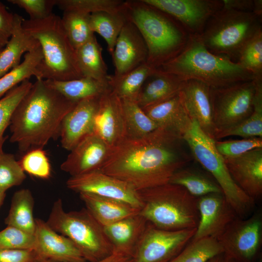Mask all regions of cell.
Segmentation results:
<instances>
[{"mask_svg": "<svg viewBox=\"0 0 262 262\" xmlns=\"http://www.w3.org/2000/svg\"><path fill=\"white\" fill-rule=\"evenodd\" d=\"M223 8L253 13L262 17V0H222Z\"/></svg>", "mask_w": 262, "mask_h": 262, "instance_id": "obj_47", "label": "cell"}, {"mask_svg": "<svg viewBox=\"0 0 262 262\" xmlns=\"http://www.w3.org/2000/svg\"><path fill=\"white\" fill-rule=\"evenodd\" d=\"M69 189L112 198L140 210L143 203L139 192L129 183L100 170L71 176L66 181Z\"/></svg>", "mask_w": 262, "mask_h": 262, "instance_id": "obj_14", "label": "cell"}, {"mask_svg": "<svg viewBox=\"0 0 262 262\" xmlns=\"http://www.w3.org/2000/svg\"><path fill=\"white\" fill-rule=\"evenodd\" d=\"M102 50L95 35L76 49L78 65L83 77L98 80L108 78V67L103 59Z\"/></svg>", "mask_w": 262, "mask_h": 262, "instance_id": "obj_31", "label": "cell"}, {"mask_svg": "<svg viewBox=\"0 0 262 262\" xmlns=\"http://www.w3.org/2000/svg\"><path fill=\"white\" fill-rule=\"evenodd\" d=\"M168 14L188 34L200 35L209 19L223 7L220 0H143Z\"/></svg>", "mask_w": 262, "mask_h": 262, "instance_id": "obj_13", "label": "cell"}, {"mask_svg": "<svg viewBox=\"0 0 262 262\" xmlns=\"http://www.w3.org/2000/svg\"><path fill=\"white\" fill-rule=\"evenodd\" d=\"M2 49H0V53H1V51H2Z\"/></svg>", "mask_w": 262, "mask_h": 262, "instance_id": "obj_53", "label": "cell"}, {"mask_svg": "<svg viewBox=\"0 0 262 262\" xmlns=\"http://www.w3.org/2000/svg\"><path fill=\"white\" fill-rule=\"evenodd\" d=\"M199 220L192 240L212 237L216 239L237 215L222 193L197 197Z\"/></svg>", "mask_w": 262, "mask_h": 262, "instance_id": "obj_16", "label": "cell"}, {"mask_svg": "<svg viewBox=\"0 0 262 262\" xmlns=\"http://www.w3.org/2000/svg\"><path fill=\"white\" fill-rule=\"evenodd\" d=\"M90 15L74 11L63 12L62 21L68 37L75 49L94 35L90 26Z\"/></svg>", "mask_w": 262, "mask_h": 262, "instance_id": "obj_38", "label": "cell"}, {"mask_svg": "<svg viewBox=\"0 0 262 262\" xmlns=\"http://www.w3.org/2000/svg\"><path fill=\"white\" fill-rule=\"evenodd\" d=\"M43 59L40 45L24 55L23 61L0 78V98L8 91L32 76L40 79L37 69Z\"/></svg>", "mask_w": 262, "mask_h": 262, "instance_id": "obj_34", "label": "cell"}, {"mask_svg": "<svg viewBox=\"0 0 262 262\" xmlns=\"http://www.w3.org/2000/svg\"><path fill=\"white\" fill-rule=\"evenodd\" d=\"M237 63L251 73L254 80L262 79V29L259 28L241 49Z\"/></svg>", "mask_w": 262, "mask_h": 262, "instance_id": "obj_40", "label": "cell"}, {"mask_svg": "<svg viewBox=\"0 0 262 262\" xmlns=\"http://www.w3.org/2000/svg\"><path fill=\"white\" fill-rule=\"evenodd\" d=\"M26 178L14 155L4 152L0 155V190L20 185Z\"/></svg>", "mask_w": 262, "mask_h": 262, "instance_id": "obj_43", "label": "cell"}, {"mask_svg": "<svg viewBox=\"0 0 262 262\" xmlns=\"http://www.w3.org/2000/svg\"><path fill=\"white\" fill-rule=\"evenodd\" d=\"M183 138L191 155L212 175L237 216L245 218L253 208L255 200L232 179L223 157L215 147L214 140L208 136L194 120Z\"/></svg>", "mask_w": 262, "mask_h": 262, "instance_id": "obj_9", "label": "cell"}, {"mask_svg": "<svg viewBox=\"0 0 262 262\" xmlns=\"http://www.w3.org/2000/svg\"><path fill=\"white\" fill-rule=\"evenodd\" d=\"M77 103L36 79L16 107L11 119L10 141L20 151L43 148L59 136L62 121Z\"/></svg>", "mask_w": 262, "mask_h": 262, "instance_id": "obj_2", "label": "cell"}, {"mask_svg": "<svg viewBox=\"0 0 262 262\" xmlns=\"http://www.w3.org/2000/svg\"><path fill=\"white\" fill-rule=\"evenodd\" d=\"M138 191L143 203L139 213L148 223L168 230L196 228L197 197L182 186L168 183Z\"/></svg>", "mask_w": 262, "mask_h": 262, "instance_id": "obj_6", "label": "cell"}, {"mask_svg": "<svg viewBox=\"0 0 262 262\" xmlns=\"http://www.w3.org/2000/svg\"><path fill=\"white\" fill-rule=\"evenodd\" d=\"M132 257L130 255L114 251L113 253L107 257L96 262H132ZM32 262H54L49 261H33Z\"/></svg>", "mask_w": 262, "mask_h": 262, "instance_id": "obj_50", "label": "cell"}, {"mask_svg": "<svg viewBox=\"0 0 262 262\" xmlns=\"http://www.w3.org/2000/svg\"><path fill=\"white\" fill-rule=\"evenodd\" d=\"M6 196V191L0 190V207L2 205Z\"/></svg>", "mask_w": 262, "mask_h": 262, "instance_id": "obj_52", "label": "cell"}, {"mask_svg": "<svg viewBox=\"0 0 262 262\" xmlns=\"http://www.w3.org/2000/svg\"><path fill=\"white\" fill-rule=\"evenodd\" d=\"M148 224L139 213L103 227L114 251L132 257L135 248Z\"/></svg>", "mask_w": 262, "mask_h": 262, "instance_id": "obj_23", "label": "cell"}, {"mask_svg": "<svg viewBox=\"0 0 262 262\" xmlns=\"http://www.w3.org/2000/svg\"><path fill=\"white\" fill-rule=\"evenodd\" d=\"M32 84L29 79L25 80L8 91L0 99V155L4 152L3 146L5 140L4 133L10 125L16 107Z\"/></svg>", "mask_w": 262, "mask_h": 262, "instance_id": "obj_39", "label": "cell"}, {"mask_svg": "<svg viewBox=\"0 0 262 262\" xmlns=\"http://www.w3.org/2000/svg\"><path fill=\"white\" fill-rule=\"evenodd\" d=\"M14 25V14L7 10L0 1V49H3L12 33Z\"/></svg>", "mask_w": 262, "mask_h": 262, "instance_id": "obj_48", "label": "cell"}, {"mask_svg": "<svg viewBox=\"0 0 262 262\" xmlns=\"http://www.w3.org/2000/svg\"><path fill=\"white\" fill-rule=\"evenodd\" d=\"M35 245L34 235L16 227L7 226L0 231V250L31 249Z\"/></svg>", "mask_w": 262, "mask_h": 262, "instance_id": "obj_44", "label": "cell"}, {"mask_svg": "<svg viewBox=\"0 0 262 262\" xmlns=\"http://www.w3.org/2000/svg\"><path fill=\"white\" fill-rule=\"evenodd\" d=\"M142 87L136 102L142 109L157 104L178 95L185 81L170 73L158 71L149 77Z\"/></svg>", "mask_w": 262, "mask_h": 262, "instance_id": "obj_27", "label": "cell"}, {"mask_svg": "<svg viewBox=\"0 0 262 262\" xmlns=\"http://www.w3.org/2000/svg\"><path fill=\"white\" fill-rule=\"evenodd\" d=\"M208 262H237L232 258H230L224 252L221 253L212 259Z\"/></svg>", "mask_w": 262, "mask_h": 262, "instance_id": "obj_51", "label": "cell"}, {"mask_svg": "<svg viewBox=\"0 0 262 262\" xmlns=\"http://www.w3.org/2000/svg\"><path fill=\"white\" fill-rule=\"evenodd\" d=\"M93 133L111 147L127 137L121 101L111 89L99 98L94 120Z\"/></svg>", "mask_w": 262, "mask_h": 262, "instance_id": "obj_17", "label": "cell"}, {"mask_svg": "<svg viewBox=\"0 0 262 262\" xmlns=\"http://www.w3.org/2000/svg\"><path fill=\"white\" fill-rule=\"evenodd\" d=\"M127 21L124 6L121 11L117 12H99L91 14L89 16L91 30L104 39L111 55L118 36Z\"/></svg>", "mask_w": 262, "mask_h": 262, "instance_id": "obj_32", "label": "cell"}, {"mask_svg": "<svg viewBox=\"0 0 262 262\" xmlns=\"http://www.w3.org/2000/svg\"><path fill=\"white\" fill-rule=\"evenodd\" d=\"M35 223L34 261L87 262L69 238L56 232L41 219H35Z\"/></svg>", "mask_w": 262, "mask_h": 262, "instance_id": "obj_15", "label": "cell"}, {"mask_svg": "<svg viewBox=\"0 0 262 262\" xmlns=\"http://www.w3.org/2000/svg\"><path fill=\"white\" fill-rule=\"evenodd\" d=\"M33 197L29 189L16 191L12 198L5 224L34 235L36 223L33 214Z\"/></svg>", "mask_w": 262, "mask_h": 262, "instance_id": "obj_29", "label": "cell"}, {"mask_svg": "<svg viewBox=\"0 0 262 262\" xmlns=\"http://www.w3.org/2000/svg\"><path fill=\"white\" fill-rule=\"evenodd\" d=\"M100 97L78 102L64 117L59 132L64 148L70 151L83 138L93 133L94 120Z\"/></svg>", "mask_w": 262, "mask_h": 262, "instance_id": "obj_21", "label": "cell"}, {"mask_svg": "<svg viewBox=\"0 0 262 262\" xmlns=\"http://www.w3.org/2000/svg\"><path fill=\"white\" fill-rule=\"evenodd\" d=\"M156 69L144 64L119 77L109 75L111 90L121 99L136 101L147 80Z\"/></svg>", "mask_w": 262, "mask_h": 262, "instance_id": "obj_30", "label": "cell"}, {"mask_svg": "<svg viewBox=\"0 0 262 262\" xmlns=\"http://www.w3.org/2000/svg\"><path fill=\"white\" fill-rule=\"evenodd\" d=\"M8 1L23 9L31 20H40L52 14L56 0H8Z\"/></svg>", "mask_w": 262, "mask_h": 262, "instance_id": "obj_46", "label": "cell"}, {"mask_svg": "<svg viewBox=\"0 0 262 262\" xmlns=\"http://www.w3.org/2000/svg\"><path fill=\"white\" fill-rule=\"evenodd\" d=\"M217 240L224 252L237 262H255L262 244L261 213L247 218L236 217Z\"/></svg>", "mask_w": 262, "mask_h": 262, "instance_id": "obj_11", "label": "cell"}, {"mask_svg": "<svg viewBox=\"0 0 262 262\" xmlns=\"http://www.w3.org/2000/svg\"><path fill=\"white\" fill-rule=\"evenodd\" d=\"M214 144L217 150L223 157L232 158L241 155L253 149L262 147V138L214 140Z\"/></svg>", "mask_w": 262, "mask_h": 262, "instance_id": "obj_45", "label": "cell"}, {"mask_svg": "<svg viewBox=\"0 0 262 262\" xmlns=\"http://www.w3.org/2000/svg\"><path fill=\"white\" fill-rule=\"evenodd\" d=\"M261 19L253 13L222 8L198 36L211 52L237 63L243 46L262 27Z\"/></svg>", "mask_w": 262, "mask_h": 262, "instance_id": "obj_8", "label": "cell"}, {"mask_svg": "<svg viewBox=\"0 0 262 262\" xmlns=\"http://www.w3.org/2000/svg\"><path fill=\"white\" fill-rule=\"evenodd\" d=\"M86 209L103 227L139 213L140 210L125 202L95 195L79 194Z\"/></svg>", "mask_w": 262, "mask_h": 262, "instance_id": "obj_26", "label": "cell"}, {"mask_svg": "<svg viewBox=\"0 0 262 262\" xmlns=\"http://www.w3.org/2000/svg\"><path fill=\"white\" fill-rule=\"evenodd\" d=\"M235 183L254 200L262 194V147L239 156L223 157Z\"/></svg>", "mask_w": 262, "mask_h": 262, "instance_id": "obj_22", "label": "cell"}, {"mask_svg": "<svg viewBox=\"0 0 262 262\" xmlns=\"http://www.w3.org/2000/svg\"><path fill=\"white\" fill-rule=\"evenodd\" d=\"M129 20L138 28L148 50L147 64L157 69L178 55L189 34L175 19L143 0L124 1Z\"/></svg>", "mask_w": 262, "mask_h": 262, "instance_id": "obj_4", "label": "cell"}, {"mask_svg": "<svg viewBox=\"0 0 262 262\" xmlns=\"http://www.w3.org/2000/svg\"><path fill=\"white\" fill-rule=\"evenodd\" d=\"M256 89L254 80L221 88H212L215 134L240 124L251 115Z\"/></svg>", "mask_w": 262, "mask_h": 262, "instance_id": "obj_10", "label": "cell"}, {"mask_svg": "<svg viewBox=\"0 0 262 262\" xmlns=\"http://www.w3.org/2000/svg\"><path fill=\"white\" fill-rule=\"evenodd\" d=\"M46 222L56 232L69 238L88 262L100 261L114 252L103 227L86 208L66 212L59 198L54 202Z\"/></svg>", "mask_w": 262, "mask_h": 262, "instance_id": "obj_7", "label": "cell"}, {"mask_svg": "<svg viewBox=\"0 0 262 262\" xmlns=\"http://www.w3.org/2000/svg\"><path fill=\"white\" fill-rule=\"evenodd\" d=\"M143 110L158 128L171 130L182 137L193 122L182 104L179 93Z\"/></svg>", "mask_w": 262, "mask_h": 262, "instance_id": "obj_24", "label": "cell"}, {"mask_svg": "<svg viewBox=\"0 0 262 262\" xmlns=\"http://www.w3.org/2000/svg\"><path fill=\"white\" fill-rule=\"evenodd\" d=\"M121 101L126 128V137H141L158 128L136 101L127 99H121Z\"/></svg>", "mask_w": 262, "mask_h": 262, "instance_id": "obj_36", "label": "cell"}, {"mask_svg": "<svg viewBox=\"0 0 262 262\" xmlns=\"http://www.w3.org/2000/svg\"></svg>", "mask_w": 262, "mask_h": 262, "instance_id": "obj_54", "label": "cell"}, {"mask_svg": "<svg viewBox=\"0 0 262 262\" xmlns=\"http://www.w3.org/2000/svg\"><path fill=\"white\" fill-rule=\"evenodd\" d=\"M156 69L183 81L201 82L213 89L254 80L253 74L238 63L211 52L196 35L189 34L180 52Z\"/></svg>", "mask_w": 262, "mask_h": 262, "instance_id": "obj_3", "label": "cell"}, {"mask_svg": "<svg viewBox=\"0 0 262 262\" xmlns=\"http://www.w3.org/2000/svg\"><path fill=\"white\" fill-rule=\"evenodd\" d=\"M169 183L182 186L196 197L211 193H222L221 188L214 179L190 168H182L177 171Z\"/></svg>", "mask_w": 262, "mask_h": 262, "instance_id": "obj_35", "label": "cell"}, {"mask_svg": "<svg viewBox=\"0 0 262 262\" xmlns=\"http://www.w3.org/2000/svg\"><path fill=\"white\" fill-rule=\"evenodd\" d=\"M196 228L168 230L148 223L132 255V262H168L193 237Z\"/></svg>", "mask_w": 262, "mask_h": 262, "instance_id": "obj_12", "label": "cell"}, {"mask_svg": "<svg viewBox=\"0 0 262 262\" xmlns=\"http://www.w3.org/2000/svg\"><path fill=\"white\" fill-rule=\"evenodd\" d=\"M254 80L256 89L252 114L240 124L216 132L215 140L230 136H238L243 138H262V79Z\"/></svg>", "mask_w": 262, "mask_h": 262, "instance_id": "obj_33", "label": "cell"}, {"mask_svg": "<svg viewBox=\"0 0 262 262\" xmlns=\"http://www.w3.org/2000/svg\"><path fill=\"white\" fill-rule=\"evenodd\" d=\"M186 144L176 132L159 127L141 137H126L112 147L100 170L137 191L162 185L191 160Z\"/></svg>", "mask_w": 262, "mask_h": 262, "instance_id": "obj_1", "label": "cell"}, {"mask_svg": "<svg viewBox=\"0 0 262 262\" xmlns=\"http://www.w3.org/2000/svg\"><path fill=\"white\" fill-rule=\"evenodd\" d=\"M108 79L109 77L106 80H98L83 77L65 81L44 80L49 87L57 91L67 99L78 103L84 99L100 97L111 89Z\"/></svg>", "mask_w": 262, "mask_h": 262, "instance_id": "obj_28", "label": "cell"}, {"mask_svg": "<svg viewBox=\"0 0 262 262\" xmlns=\"http://www.w3.org/2000/svg\"><path fill=\"white\" fill-rule=\"evenodd\" d=\"M120 0H56V6L64 11H78L88 14L99 12H117L124 6Z\"/></svg>", "mask_w": 262, "mask_h": 262, "instance_id": "obj_41", "label": "cell"}, {"mask_svg": "<svg viewBox=\"0 0 262 262\" xmlns=\"http://www.w3.org/2000/svg\"><path fill=\"white\" fill-rule=\"evenodd\" d=\"M223 252L216 238L205 237L192 240L170 262H208Z\"/></svg>", "mask_w": 262, "mask_h": 262, "instance_id": "obj_37", "label": "cell"}, {"mask_svg": "<svg viewBox=\"0 0 262 262\" xmlns=\"http://www.w3.org/2000/svg\"><path fill=\"white\" fill-rule=\"evenodd\" d=\"M24 18L14 14V25L12 35L0 54V78L20 64L24 53L38 47V41L23 28Z\"/></svg>", "mask_w": 262, "mask_h": 262, "instance_id": "obj_25", "label": "cell"}, {"mask_svg": "<svg viewBox=\"0 0 262 262\" xmlns=\"http://www.w3.org/2000/svg\"><path fill=\"white\" fill-rule=\"evenodd\" d=\"M22 27L41 48L43 59L37 67L40 79L65 81L83 77L61 17L53 13L42 19H24Z\"/></svg>", "mask_w": 262, "mask_h": 262, "instance_id": "obj_5", "label": "cell"}, {"mask_svg": "<svg viewBox=\"0 0 262 262\" xmlns=\"http://www.w3.org/2000/svg\"><path fill=\"white\" fill-rule=\"evenodd\" d=\"M182 104L190 117L200 129L214 140L212 88L195 80L185 81L179 93Z\"/></svg>", "mask_w": 262, "mask_h": 262, "instance_id": "obj_20", "label": "cell"}, {"mask_svg": "<svg viewBox=\"0 0 262 262\" xmlns=\"http://www.w3.org/2000/svg\"><path fill=\"white\" fill-rule=\"evenodd\" d=\"M112 147L94 133L81 140L61 164V169L71 176L100 170Z\"/></svg>", "mask_w": 262, "mask_h": 262, "instance_id": "obj_19", "label": "cell"}, {"mask_svg": "<svg viewBox=\"0 0 262 262\" xmlns=\"http://www.w3.org/2000/svg\"><path fill=\"white\" fill-rule=\"evenodd\" d=\"M18 163L25 172L36 178L48 179L51 176V165L43 148L29 150L25 152Z\"/></svg>", "mask_w": 262, "mask_h": 262, "instance_id": "obj_42", "label": "cell"}, {"mask_svg": "<svg viewBox=\"0 0 262 262\" xmlns=\"http://www.w3.org/2000/svg\"><path fill=\"white\" fill-rule=\"evenodd\" d=\"M115 77L123 75L147 63L148 50L137 27L128 20L120 31L111 55Z\"/></svg>", "mask_w": 262, "mask_h": 262, "instance_id": "obj_18", "label": "cell"}, {"mask_svg": "<svg viewBox=\"0 0 262 262\" xmlns=\"http://www.w3.org/2000/svg\"><path fill=\"white\" fill-rule=\"evenodd\" d=\"M34 254L31 249L0 250V262H32Z\"/></svg>", "mask_w": 262, "mask_h": 262, "instance_id": "obj_49", "label": "cell"}]
</instances>
